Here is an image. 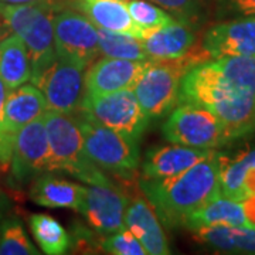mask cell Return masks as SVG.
<instances>
[{"mask_svg": "<svg viewBox=\"0 0 255 255\" xmlns=\"http://www.w3.org/2000/svg\"><path fill=\"white\" fill-rule=\"evenodd\" d=\"M244 190L247 197L255 194V167H250L247 170L246 179H244Z\"/></svg>", "mask_w": 255, "mask_h": 255, "instance_id": "836d02e7", "label": "cell"}, {"mask_svg": "<svg viewBox=\"0 0 255 255\" xmlns=\"http://www.w3.org/2000/svg\"><path fill=\"white\" fill-rule=\"evenodd\" d=\"M128 197L115 182L88 184L80 213L88 226L101 236L125 228Z\"/></svg>", "mask_w": 255, "mask_h": 255, "instance_id": "7c38bea8", "label": "cell"}, {"mask_svg": "<svg viewBox=\"0 0 255 255\" xmlns=\"http://www.w3.org/2000/svg\"><path fill=\"white\" fill-rule=\"evenodd\" d=\"M211 60L203 47L174 60H152L139 78L133 92L149 119L163 118L179 102V90L184 74L194 65Z\"/></svg>", "mask_w": 255, "mask_h": 255, "instance_id": "277c9868", "label": "cell"}, {"mask_svg": "<svg viewBox=\"0 0 255 255\" xmlns=\"http://www.w3.org/2000/svg\"><path fill=\"white\" fill-rule=\"evenodd\" d=\"M246 219L250 224V227H255V194L254 196H248L244 200L241 201Z\"/></svg>", "mask_w": 255, "mask_h": 255, "instance_id": "d6a6232c", "label": "cell"}, {"mask_svg": "<svg viewBox=\"0 0 255 255\" xmlns=\"http://www.w3.org/2000/svg\"><path fill=\"white\" fill-rule=\"evenodd\" d=\"M21 223L16 219H4L0 223V255H37Z\"/></svg>", "mask_w": 255, "mask_h": 255, "instance_id": "4316f807", "label": "cell"}, {"mask_svg": "<svg viewBox=\"0 0 255 255\" xmlns=\"http://www.w3.org/2000/svg\"><path fill=\"white\" fill-rule=\"evenodd\" d=\"M98 43H100L101 54H104L105 57L139 60V61L150 60L142 44V40L127 33L98 28Z\"/></svg>", "mask_w": 255, "mask_h": 255, "instance_id": "484cf974", "label": "cell"}, {"mask_svg": "<svg viewBox=\"0 0 255 255\" xmlns=\"http://www.w3.org/2000/svg\"><path fill=\"white\" fill-rule=\"evenodd\" d=\"M197 28L174 20L173 23L157 28L142 40L150 60H174L189 54L196 47Z\"/></svg>", "mask_w": 255, "mask_h": 255, "instance_id": "d6986e66", "label": "cell"}, {"mask_svg": "<svg viewBox=\"0 0 255 255\" xmlns=\"http://www.w3.org/2000/svg\"><path fill=\"white\" fill-rule=\"evenodd\" d=\"M125 228L130 230L145 247L146 254L167 255L170 248L164 236L160 220L146 197L135 196L128 201L125 211Z\"/></svg>", "mask_w": 255, "mask_h": 255, "instance_id": "2e32d148", "label": "cell"}, {"mask_svg": "<svg viewBox=\"0 0 255 255\" xmlns=\"http://www.w3.org/2000/svg\"><path fill=\"white\" fill-rule=\"evenodd\" d=\"M80 110L97 122L136 142L140 140L150 121L140 108L133 90L101 95L85 94Z\"/></svg>", "mask_w": 255, "mask_h": 255, "instance_id": "ba28073f", "label": "cell"}, {"mask_svg": "<svg viewBox=\"0 0 255 255\" xmlns=\"http://www.w3.org/2000/svg\"><path fill=\"white\" fill-rule=\"evenodd\" d=\"M150 61L112 57L97 60L85 73V94L101 95L121 90H133Z\"/></svg>", "mask_w": 255, "mask_h": 255, "instance_id": "4fadbf2b", "label": "cell"}, {"mask_svg": "<svg viewBox=\"0 0 255 255\" xmlns=\"http://www.w3.org/2000/svg\"><path fill=\"white\" fill-rule=\"evenodd\" d=\"M55 54L90 67L101 54L98 27L80 10H58L54 14Z\"/></svg>", "mask_w": 255, "mask_h": 255, "instance_id": "30bf717a", "label": "cell"}, {"mask_svg": "<svg viewBox=\"0 0 255 255\" xmlns=\"http://www.w3.org/2000/svg\"><path fill=\"white\" fill-rule=\"evenodd\" d=\"M28 226L41 251L48 255H63L68 251L71 238L58 220L50 214H33L28 219Z\"/></svg>", "mask_w": 255, "mask_h": 255, "instance_id": "cb8c5ba5", "label": "cell"}, {"mask_svg": "<svg viewBox=\"0 0 255 255\" xmlns=\"http://www.w3.org/2000/svg\"><path fill=\"white\" fill-rule=\"evenodd\" d=\"M150 1L170 11L176 20L199 28L207 16V10L211 0H150Z\"/></svg>", "mask_w": 255, "mask_h": 255, "instance_id": "f1b7e54d", "label": "cell"}, {"mask_svg": "<svg viewBox=\"0 0 255 255\" xmlns=\"http://www.w3.org/2000/svg\"><path fill=\"white\" fill-rule=\"evenodd\" d=\"M10 170L11 182L16 186H23L38 174L50 172V146L43 117L31 121L17 132Z\"/></svg>", "mask_w": 255, "mask_h": 255, "instance_id": "8fae6325", "label": "cell"}, {"mask_svg": "<svg viewBox=\"0 0 255 255\" xmlns=\"http://www.w3.org/2000/svg\"><path fill=\"white\" fill-rule=\"evenodd\" d=\"M100 250L104 253L114 255H145L146 250L136 236L128 230L122 228L112 234H108L100 240Z\"/></svg>", "mask_w": 255, "mask_h": 255, "instance_id": "f546056e", "label": "cell"}, {"mask_svg": "<svg viewBox=\"0 0 255 255\" xmlns=\"http://www.w3.org/2000/svg\"><path fill=\"white\" fill-rule=\"evenodd\" d=\"M58 10H61V4L54 0L4 3V14L11 33L21 37L27 47L31 82L37 81L57 57L53 20Z\"/></svg>", "mask_w": 255, "mask_h": 255, "instance_id": "3957f363", "label": "cell"}, {"mask_svg": "<svg viewBox=\"0 0 255 255\" xmlns=\"http://www.w3.org/2000/svg\"><path fill=\"white\" fill-rule=\"evenodd\" d=\"M211 226H234V227H250L244 214L241 201L233 200L220 194L214 200L209 201L201 209L191 213L184 221V228L197 230Z\"/></svg>", "mask_w": 255, "mask_h": 255, "instance_id": "7402d4cb", "label": "cell"}, {"mask_svg": "<svg viewBox=\"0 0 255 255\" xmlns=\"http://www.w3.org/2000/svg\"><path fill=\"white\" fill-rule=\"evenodd\" d=\"M74 115L81 129L84 150L92 163L122 179H130L140 163L139 142L97 122L81 110Z\"/></svg>", "mask_w": 255, "mask_h": 255, "instance_id": "8992f818", "label": "cell"}, {"mask_svg": "<svg viewBox=\"0 0 255 255\" xmlns=\"http://www.w3.org/2000/svg\"><path fill=\"white\" fill-rule=\"evenodd\" d=\"M221 16L255 17V0H217Z\"/></svg>", "mask_w": 255, "mask_h": 255, "instance_id": "1f68e13d", "label": "cell"}, {"mask_svg": "<svg viewBox=\"0 0 255 255\" xmlns=\"http://www.w3.org/2000/svg\"><path fill=\"white\" fill-rule=\"evenodd\" d=\"M47 111L44 94L36 85H20L7 94L3 105V130L16 139L17 132L31 121L41 118Z\"/></svg>", "mask_w": 255, "mask_h": 255, "instance_id": "ac0fdd59", "label": "cell"}, {"mask_svg": "<svg viewBox=\"0 0 255 255\" xmlns=\"http://www.w3.org/2000/svg\"><path fill=\"white\" fill-rule=\"evenodd\" d=\"M122 1H128V0H122Z\"/></svg>", "mask_w": 255, "mask_h": 255, "instance_id": "d590c367", "label": "cell"}, {"mask_svg": "<svg viewBox=\"0 0 255 255\" xmlns=\"http://www.w3.org/2000/svg\"><path fill=\"white\" fill-rule=\"evenodd\" d=\"M216 149H200L190 146H156L147 150L142 163L145 179L162 180L189 170L194 164L210 156Z\"/></svg>", "mask_w": 255, "mask_h": 255, "instance_id": "9a60e30c", "label": "cell"}, {"mask_svg": "<svg viewBox=\"0 0 255 255\" xmlns=\"http://www.w3.org/2000/svg\"><path fill=\"white\" fill-rule=\"evenodd\" d=\"M87 186L54 176L53 172L38 174L31 180L30 199L41 207L71 209L80 211Z\"/></svg>", "mask_w": 255, "mask_h": 255, "instance_id": "e0dca14e", "label": "cell"}, {"mask_svg": "<svg viewBox=\"0 0 255 255\" xmlns=\"http://www.w3.org/2000/svg\"><path fill=\"white\" fill-rule=\"evenodd\" d=\"M87 65L63 57H55L53 64L33 84L44 94L47 110L75 114L81 108L85 95Z\"/></svg>", "mask_w": 255, "mask_h": 255, "instance_id": "9c48e42d", "label": "cell"}, {"mask_svg": "<svg viewBox=\"0 0 255 255\" xmlns=\"http://www.w3.org/2000/svg\"><path fill=\"white\" fill-rule=\"evenodd\" d=\"M193 238L220 253L255 254V227L211 226L193 230Z\"/></svg>", "mask_w": 255, "mask_h": 255, "instance_id": "44dd1931", "label": "cell"}, {"mask_svg": "<svg viewBox=\"0 0 255 255\" xmlns=\"http://www.w3.org/2000/svg\"><path fill=\"white\" fill-rule=\"evenodd\" d=\"M31 77V64L27 47L21 37L10 34L0 41V78L7 87L14 90Z\"/></svg>", "mask_w": 255, "mask_h": 255, "instance_id": "603a6c76", "label": "cell"}, {"mask_svg": "<svg viewBox=\"0 0 255 255\" xmlns=\"http://www.w3.org/2000/svg\"><path fill=\"white\" fill-rule=\"evenodd\" d=\"M219 152L214 150L189 170L162 180L139 179V189L167 228H179L184 221L220 194Z\"/></svg>", "mask_w": 255, "mask_h": 255, "instance_id": "7a4b0ae2", "label": "cell"}, {"mask_svg": "<svg viewBox=\"0 0 255 255\" xmlns=\"http://www.w3.org/2000/svg\"><path fill=\"white\" fill-rule=\"evenodd\" d=\"M127 6L133 23L147 36L176 20L173 16L146 0H128Z\"/></svg>", "mask_w": 255, "mask_h": 255, "instance_id": "83f0119b", "label": "cell"}, {"mask_svg": "<svg viewBox=\"0 0 255 255\" xmlns=\"http://www.w3.org/2000/svg\"><path fill=\"white\" fill-rule=\"evenodd\" d=\"M50 146V172H63L87 184L112 182L84 150L81 129L74 114L47 110L43 115Z\"/></svg>", "mask_w": 255, "mask_h": 255, "instance_id": "5b68a950", "label": "cell"}, {"mask_svg": "<svg viewBox=\"0 0 255 255\" xmlns=\"http://www.w3.org/2000/svg\"><path fill=\"white\" fill-rule=\"evenodd\" d=\"M220 169V193L221 196L243 201L247 197L244 190V179L248 170V164L243 156V152L228 156L219 152Z\"/></svg>", "mask_w": 255, "mask_h": 255, "instance_id": "d4e9b609", "label": "cell"}, {"mask_svg": "<svg viewBox=\"0 0 255 255\" xmlns=\"http://www.w3.org/2000/svg\"><path fill=\"white\" fill-rule=\"evenodd\" d=\"M0 1H4V3H34V1H44V0H0ZM54 1H61V0H54Z\"/></svg>", "mask_w": 255, "mask_h": 255, "instance_id": "e575fe53", "label": "cell"}, {"mask_svg": "<svg viewBox=\"0 0 255 255\" xmlns=\"http://www.w3.org/2000/svg\"><path fill=\"white\" fill-rule=\"evenodd\" d=\"M75 6L98 28L127 33L145 40L147 34L137 27L122 0H75Z\"/></svg>", "mask_w": 255, "mask_h": 255, "instance_id": "ffe728a7", "label": "cell"}, {"mask_svg": "<svg viewBox=\"0 0 255 255\" xmlns=\"http://www.w3.org/2000/svg\"><path fill=\"white\" fill-rule=\"evenodd\" d=\"M210 58L255 57V17H237L210 27L201 40Z\"/></svg>", "mask_w": 255, "mask_h": 255, "instance_id": "5bb4252c", "label": "cell"}, {"mask_svg": "<svg viewBox=\"0 0 255 255\" xmlns=\"http://www.w3.org/2000/svg\"><path fill=\"white\" fill-rule=\"evenodd\" d=\"M164 139L176 145L217 149L230 143L223 124L200 105L180 104L162 128Z\"/></svg>", "mask_w": 255, "mask_h": 255, "instance_id": "52a82bcc", "label": "cell"}, {"mask_svg": "<svg viewBox=\"0 0 255 255\" xmlns=\"http://www.w3.org/2000/svg\"><path fill=\"white\" fill-rule=\"evenodd\" d=\"M7 97V87L0 78V169L6 172L11 163V156H13V147H14V140L13 137L4 133L3 130V105Z\"/></svg>", "mask_w": 255, "mask_h": 255, "instance_id": "4dcf8cb0", "label": "cell"}, {"mask_svg": "<svg viewBox=\"0 0 255 255\" xmlns=\"http://www.w3.org/2000/svg\"><path fill=\"white\" fill-rule=\"evenodd\" d=\"M179 104L214 114L230 142L254 133L255 57H221L194 65L182 78Z\"/></svg>", "mask_w": 255, "mask_h": 255, "instance_id": "6da1fadb", "label": "cell"}]
</instances>
